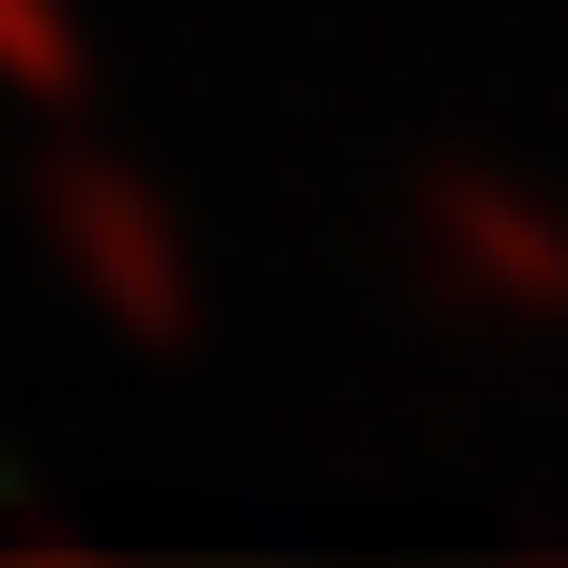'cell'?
Returning a JSON list of instances; mask_svg holds the SVG:
<instances>
[{
    "instance_id": "obj_1",
    "label": "cell",
    "mask_w": 568,
    "mask_h": 568,
    "mask_svg": "<svg viewBox=\"0 0 568 568\" xmlns=\"http://www.w3.org/2000/svg\"><path fill=\"white\" fill-rule=\"evenodd\" d=\"M410 253H426V301L443 316H552L568 332V222L506 174H426L410 205Z\"/></svg>"
},
{
    "instance_id": "obj_2",
    "label": "cell",
    "mask_w": 568,
    "mask_h": 568,
    "mask_svg": "<svg viewBox=\"0 0 568 568\" xmlns=\"http://www.w3.org/2000/svg\"><path fill=\"white\" fill-rule=\"evenodd\" d=\"M48 237H63V268L95 284V316H126L142 347L190 332V253H174V222H159V190H142V174L48 159Z\"/></svg>"
},
{
    "instance_id": "obj_3",
    "label": "cell",
    "mask_w": 568,
    "mask_h": 568,
    "mask_svg": "<svg viewBox=\"0 0 568 568\" xmlns=\"http://www.w3.org/2000/svg\"><path fill=\"white\" fill-rule=\"evenodd\" d=\"M0 80L17 95H80V17L63 0H0Z\"/></svg>"
}]
</instances>
